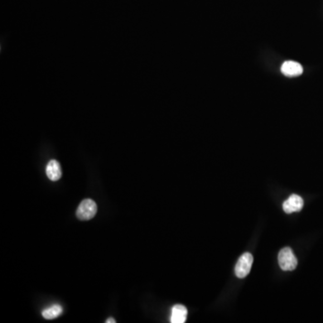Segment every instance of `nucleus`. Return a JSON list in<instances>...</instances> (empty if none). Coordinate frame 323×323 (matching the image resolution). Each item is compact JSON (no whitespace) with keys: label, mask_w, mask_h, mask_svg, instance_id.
<instances>
[{"label":"nucleus","mask_w":323,"mask_h":323,"mask_svg":"<svg viewBox=\"0 0 323 323\" xmlns=\"http://www.w3.org/2000/svg\"><path fill=\"white\" fill-rule=\"evenodd\" d=\"M106 323H115L116 321L114 320L113 318H109L108 320H107L106 322H105Z\"/></svg>","instance_id":"9"},{"label":"nucleus","mask_w":323,"mask_h":323,"mask_svg":"<svg viewBox=\"0 0 323 323\" xmlns=\"http://www.w3.org/2000/svg\"><path fill=\"white\" fill-rule=\"evenodd\" d=\"M303 67L302 65L298 62L288 60L283 63L281 67V72L283 73L285 76L289 77H298L303 74Z\"/></svg>","instance_id":"5"},{"label":"nucleus","mask_w":323,"mask_h":323,"mask_svg":"<svg viewBox=\"0 0 323 323\" xmlns=\"http://www.w3.org/2000/svg\"><path fill=\"white\" fill-rule=\"evenodd\" d=\"M252 262H253V257L249 252L243 253L239 258L236 266H235V274L239 278H243L247 275H249V273L251 271V266H252Z\"/></svg>","instance_id":"3"},{"label":"nucleus","mask_w":323,"mask_h":323,"mask_svg":"<svg viewBox=\"0 0 323 323\" xmlns=\"http://www.w3.org/2000/svg\"><path fill=\"white\" fill-rule=\"evenodd\" d=\"M304 207V200L298 195H291L287 200L283 203V209L285 213L291 214L298 212Z\"/></svg>","instance_id":"4"},{"label":"nucleus","mask_w":323,"mask_h":323,"mask_svg":"<svg viewBox=\"0 0 323 323\" xmlns=\"http://www.w3.org/2000/svg\"><path fill=\"white\" fill-rule=\"evenodd\" d=\"M97 213V205L92 199H85L80 203L77 210V217L78 219L87 221L95 217Z\"/></svg>","instance_id":"2"},{"label":"nucleus","mask_w":323,"mask_h":323,"mask_svg":"<svg viewBox=\"0 0 323 323\" xmlns=\"http://www.w3.org/2000/svg\"><path fill=\"white\" fill-rule=\"evenodd\" d=\"M280 268L285 271L294 270L297 266V259L289 247L283 248L278 254Z\"/></svg>","instance_id":"1"},{"label":"nucleus","mask_w":323,"mask_h":323,"mask_svg":"<svg viewBox=\"0 0 323 323\" xmlns=\"http://www.w3.org/2000/svg\"><path fill=\"white\" fill-rule=\"evenodd\" d=\"M188 315L187 308L182 304H176L172 309V316H171V323H184L186 322Z\"/></svg>","instance_id":"6"},{"label":"nucleus","mask_w":323,"mask_h":323,"mask_svg":"<svg viewBox=\"0 0 323 323\" xmlns=\"http://www.w3.org/2000/svg\"><path fill=\"white\" fill-rule=\"evenodd\" d=\"M63 308L59 304H54L52 306L45 309L43 311V316L46 320H53L58 318L62 314Z\"/></svg>","instance_id":"8"},{"label":"nucleus","mask_w":323,"mask_h":323,"mask_svg":"<svg viewBox=\"0 0 323 323\" xmlns=\"http://www.w3.org/2000/svg\"><path fill=\"white\" fill-rule=\"evenodd\" d=\"M46 174L48 178L52 182H57L62 176V171L60 164H58V161L51 160L48 162V165L46 167Z\"/></svg>","instance_id":"7"}]
</instances>
